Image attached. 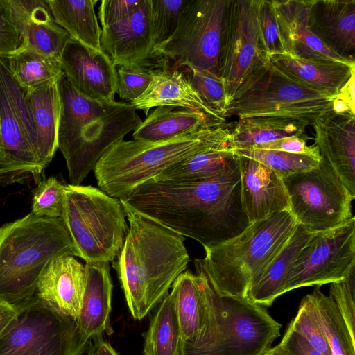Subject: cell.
I'll use <instances>...</instances> for the list:
<instances>
[{
    "instance_id": "obj_1",
    "label": "cell",
    "mask_w": 355,
    "mask_h": 355,
    "mask_svg": "<svg viewBox=\"0 0 355 355\" xmlns=\"http://www.w3.org/2000/svg\"><path fill=\"white\" fill-rule=\"evenodd\" d=\"M120 202L204 248L223 243L250 225L243 209L237 162L191 182L148 180Z\"/></svg>"
},
{
    "instance_id": "obj_2",
    "label": "cell",
    "mask_w": 355,
    "mask_h": 355,
    "mask_svg": "<svg viewBox=\"0 0 355 355\" xmlns=\"http://www.w3.org/2000/svg\"><path fill=\"white\" fill-rule=\"evenodd\" d=\"M121 205L130 227L113 267L132 316L141 320L185 271L189 255L184 236Z\"/></svg>"
},
{
    "instance_id": "obj_3",
    "label": "cell",
    "mask_w": 355,
    "mask_h": 355,
    "mask_svg": "<svg viewBox=\"0 0 355 355\" xmlns=\"http://www.w3.org/2000/svg\"><path fill=\"white\" fill-rule=\"evenodd\" d=\"M60 98L58 148L71 184L80 185L102 155L142 122L127 102H102L78 93L62 73L57 80Z\"/></svg>"
},
{
    "instance_id": "obj_4",
    "label": "cell",
    "mask_w": 355,
    "mask_h": 355,
    "mask_svg": "<svg viewBox=\"0 0 355 355\" xmlns=\"http://www.w3.org/2000/svg\"><path fill=\"white\" fill-rule=\"evenodd\" d=\"M211 148L233 150L229 125L205 128L159 142L123 139L102 155L93 171L99 189L120 200L171 166Z\"/></svg>"
},
{
    "instance_id": "obj_5",
    "label": "cell",
    "mask_w": 355,
    "mask_h": 355,
    "mask_svg": "<svg viewBox=\"0 0 355 355\" xmlns=\"http://www.w3.org/2000/svg\"><path fill=\"white\" fill-rule=\"evenodd\" d=\"M78 252L62 219L31 212L0 227V300L15 304L35 295L55 259Z\"/></svg>"
},
{
    "instance_id": "obj_6",
    "label": "cell",
    "mask_w": 355,
    "mask_h": 355,
    "mask_svg": "<svg viewBox=\"0 0 355 355\" xmlns=\"http://www.w3.org/2000/svg\"><path fill=\"white\" fill-rule=\"evenodd\" d=\"M297 225L288 211L251 223L234 238L205 247V258L194 261L196 270L204 275L218 295L248 298L250 286Z\"/></svg>"
},
{
    "instance_id": "obj_7",
    "label": "cell",
    "mask_w": 355,
    "mask_h": 355,
    "mask_svg": "<svg viewBox=\"0 0 355 355\" xmlns=\"http://www.w3.org/2000/svg\"><path fill=\"white\" fill-rule=\"evenodd\" d=\"M204 320L198 332L182 343L181 355H265L282 325L248 298L218 295L204 275Z\"/></svg>"
},
{
    "instance_id": "obj_8",
    "label": "cell",
    "mask_w": 355,
    "mask_h": 355,
    "mask_svg": "<svg viewBox=\"0 0 355 355\" xmlns=\"http://www.w3.org/2000/svg\"><path fill=\"white\" fill-rule=\"evenodd\" d=\"M62 218L86 263L114 261L129 229L120 200L90 185H66Z\"/></svg>"
},
{
    "instance_id": "obj_9",
    "label": "cell",
    "mask_w": 355,
    "mask_h": 355,
    "mask_svg": "<svg viewBox=\"0 0 355 355\" xmlns=\"http://www.w3.org/2000/svg\"><path fill=\"white\" fill-rule=\"evenodd\" d=\"M335 98L292 80L267 58L265 64L230 101L226 116L289 119L311 125L331 109Z\"/></svg>"
},
{
    "instance_id": "obj_10",
    "label": "cell",
    "mask_w": 355,
    "mask_h": 355,
    "mask_svg": "<svg viewBox=\"0 0 355 355\" xmlns=\"http://www.w3.org/2000/svg\"><path fill=\"white\" fill-rule=\"evenodd\" d=\"M227 0H189L173 34L154 47L157 68L209 71L219 76Z\"/></svg>"
},
{
    "instance_id": "obj_11",
    "label": "cell",
    "mask_w": 355,
    "mask_h": 355,
    "mask_svg": "<svg viewBox=\"0 0 355 355\" xmlns=\"http://www.w3.org/2000/svg\"><path fill=\"white\" fill-rule=\"evenodd\" d=\"M14 305L17 313L0 337V355H83L88 349L76 320L35 293Z\"/></svg>"
},
{
    "instance_id": "obj_12",
    "label": "cell",
    "mask_w": 355,
    "mask_h": 355,
    "mask_svg": "<svg viewBox=\"0 0 355 355\" xmlns=\"http://www.w3.org/2000/svg\"><path fill=\"white\" fill-rule=\"evenodd\" d=\"M282 178L288 196V211L307 230H327L353 216L355 198L322 160L315 168Z\"/></svg>"
},
{
    "instance_id": "obj_13",
    "label": "cell",
    "mask_w": 355,
    "mask_h": 355,
    "mask_svg": "<svg viewBox=\"0 0 355 355\" xmlns=\"http://www.w3.org/2000/svg\"><path fill=\"white\" fill-rule=\"evenodd\" d=\"M257 0H227L219 58V76L229 103L265 64Z\"/></svg>"
},
{
    "instance_id": "obj_14",
    "label": "cell",
    "mask_w": 355,
    "mask_h": 355,
    "mask_svg": "<svg viewBox=\"0 0 355 355\" xmlns=\"http://www.w3.org/2000/svg\"><path fill=\"white\" fill-rule=\"evenodd\" d=\"M355 271V218L315 232L290 269L284 294L304 287L338 282Z\"/></svg>"
},
{
    "instance_id": "obj_15",
    "label": "cell",
    "mask_w": 355,
    "mask_h": 355,
    "mask_svg": "<svg viewBox=\"0 0 355 355\" xmlns=\"http://www.w3.org/2000/svg\"><path fill=\"white\" fill-rule=\"evenodd\" d=\"M4 58L0 56V183L37 181L44 169L31 146L11 101L4 77Z\"/></svg>"
},
{
    "instance_id": "obj_16",
    "label": "cell",
    "mask_w": 355,
    "mask_h": 355,
    "mask_svg": "<svg viewBox=\"0 0 355 355\" xmlns=\"http://www.w3.org/2000/svg\"><path fill=\"white\" fill-rule=\"evenodd\" d=\"M58 61L64 75L78 93L97 101H116L117 71L102 50L89 48L70 37Z\"/></svg>"
},
{
    "instance_id": "obj_17",
    "label": "cell",
    "mask_w": 355,
    "mask_h": 355,
    "mask_svg": "<svg viewBox=\"0 0 355 355\" xmlns=\"http://www.w3.org/2000/svg\"><path fill=\"white\" fill-rule=\"evenodd\" d=\"M101 49L115 67H155L151 0H142L128 18L101 29Z\"/></svg>"
},
{
    "instance_id": "obj_18",
    "label": "cell",
    "mask_w": 355,
    "mask_h": 355,
    "mask_svg": "<svg viewBox=\"0 0 355 355\" xmlns=\"http://www.w3.org/2000/svg\"><path fill=\"white\" fill-rule=\"evenodd\" d=\"M311 126L320 159L331 168L355 198V113H337L331 107Z\"/></svg>"
},
{
    "instance_id": "obj_19",
    "label": "cell",
    "mask_w": 355,
    "mask_h": 355,
    "mask_svg": "<svg viewBox=\"0 0 355 355\" xmlns=\"http://www.w3.org/2000/svg\"><path fill=\"white\" fill-rule=\"evenodd\" d=\"M243 209L250 224L288 211L289 200L282 177L251 158L237 155Z\"/></svg>"
},
{
    "instance_id": "obj_20",
    "label": "cell",
    "mask_w": 355,
    "mask_h": 355,
    "mask_svg": "<svg viewBox=\"0 0 355 355\" xmlns=\"http://www.w3.org/2000/svg\"><path fill=\"white\" fill-rule=\"evenodd\" d=\"M271 1L284 53L311 61L348 63L329 50L311 31L309 24L311 0Z\"/></svg>"
},
{
    "instance_id": "obj_21",
    "label": "cell",
    "mask_w": 355,
    "mask_h": 355,
    "mask_svg": "<svg viewBox=\"0 0 355 355\" xmlns=\"http://www.w3.org/2000/svg\"><path fill=\"white\" fill-rule=\"evenodd\" d=\"M24 47L58 60L70 37L54 20L46 0H6Z\"/></svg>"
},
{
    "instance_id": "obj_22",
    "label": "cell",
    "mask_w": 355,
    "mask_h": 355,
    "mask_svg": "<svg viewBox=\"0 0 355 355\" xmlns=\"http://www.w3.org/2000/svg\"><path fill=\"white\" fill-rule=\"evenodd\" d=\"M309 24L329 50L355 64V0H311Z\"/></svg>"
},
{
    "instance_id": "obj_23",
    "label": "cell",
    "mask_w": 355,
    "mask_h": 355,
    "mask_svg": "<svg viewBox=\"0 0 355 355\" xmlns=\"http://www.w3.org/2000/svg\"><path fill=\"white\" fill-rule=\"evenodd\" d=\"M85 267L73 256L53 259L42 274L35 295L76 320L80 309Z\"/></svg>"
},
{
    "instance_id": "obj_24",
    "label": "cell",
    "mask_w": 355,
    "mask_h": 355,
    "mask_svg": "<svg viewBox=\"0 0 355 355\" xmlns=\"http://www.w3.org/2000/svg\"><path fill=\"white\" fill-rule=\"evenodd\" d=\"M282 73L300 84L328 96H336L354 76L355 64L340 61H311L287 53L267 57Z\"/></svg>"
},
{
    "instance_id": "obj_25",
    "label": "cell",
    "mask_w": 355,
    "mask_h": 355,
    "mask_svg": "<svg viewBox=\"0 0 355 355\" xmlns=\"http://www.w3.org/2000/svg\"><path fill=\"white\" fill-rule=\"evenodd\" d=\"M110 262L86 263L85 280L77 327L89 338L112 332L110 326L113 284Z\"/></svg>"
},
{
    "instance_id": "obj_26",
    "label": "cell",
    "mask_w": 355,
    "mask_h": 355,
    "mask_svg": "<svg viewBox=\"0 0 355 355\" xmlns=\"http://www.w3.org/2000/svg\"><path fill=\"white\" fill-rule=\"evenodd\" d=\"M130 103L136 110H144L146 116L153 107L169 106L200 112L213 119L225 121L203 103L182 69L155 68L147 89Z\"/></svg>"
},
{
    "instance_id": "obj_27",
    "label": "cell",
    "mask_w": 355,
    "mask_h": 355,
    "mask_svg": "<svg viewBox=\"0 0 355 355\" xmlns=\"http://www.w3.org/2000/svg\"><path fill=\"white\" fill-rule=\"evenodd\" d=\"M57 80L26 90L37 135V156L45 168L58 148L60 98Z\"/></svg>"
},
{
    "instance_id": "obj_28",
    "label": "cell",
    "mask_w": 355,
    "mask_h": 355,
    "mask_svg": "<svg viewBox=\"0 0 355 355\" xmlns=\"http://www.w3.org/2000/svg\"><path fill=\"white\" fill-rule=\"evenodd\" d=\"M223 124L224 122L213 119L200 112L162 106L148 113L145 120L133 131L132 138L135 140L159 142Z\"/></svg>"
},
{
    "instance_id": "obj_29",
    "label": "cell",
    "mask_w": 355,
    "mask_h": 355,
    "mask_svg": "<svg viewBox=\"0 0 355 355\" xmlns=\"http://www.w3.org/2000/svg\"><path fill=\"white\" fill-rule=\"evenodd\" d=\"M315 232L297 225L294 232L250 286L248 298L258 305L270 306L284 294V286L293 262Z\"/></svg>"
},
{
    "instance_id": "obj_30",
    "label": "cell",
    "mask_w": 355,
    "mask_h": 355,
    "mask_svg": "<svg viewBox=\"0 0 355 355\" xmlns=\"http://www.w3.org/2000/svg\"><path fill=\"white\" fill-rule=\"evenodd\" d=\"M55 22L72 38L100 51L101 28L94 6L95 0H46Z\"/></svg>"
},
{
    "instance_id": "obj_31",
    "label": "cell",
    "mask_w": 355,
    "mask_h": 355,
    "mask_svg": "<svg viewBox=\"0 0 355 355\" xmlns=\"http://www.w3.org/2000/svg\"><path fill=\"white\" fill-rule=\"evenodd\" d=\"M171 291L182 342L193 338L202 327L205 300L203 279L189 270L173 282Z\"/></svg>"
},
{
    "instance_id": "obj_32",
    "label": "cell",
    "mask_w": 355,
    "mask_h": 355,
    "mask_svg": "<svg viewBox=\"0 0 355 355\" xmlns=\"http://www.w3.org/2000/svg\"><path fill=\"white\" fill-rule=\"evenodd\" d=\"M237 162L230 148H211L190 156L164 170L151 180L191 182L211 178Z\"/></svg>"
},
{
    "instance_id": "obj_33",
    "label": "cell",
    "mask_w": 355,
    "mask_h": 355,
    "mask_svg": "<svg viewBox=\"0 0 355 355\" xmlns=\"http://www.w3.org/2000/svg\"><path fill=\"white\" fill-rule=\"evenodd\" d=\"M307 125L301 122L273 118L239 119L230 129L233 150L253 148L258 146L293 136H306Z\"/></svg>"
},
{
    "instance_id": "obj_34",
    "label": "cell",
    "mask_w": 355,
    "mask_h": 355,
    "mask_svg": "<svg viewBox=\"0 0 355 355\" xmlns=\"http://www.w3.org/2000/svg\"><path fill=\"white\" fill-rule=\"evenodd\" d=\"M330 347L332 355H355L353 337L334 301L316 288L304 297Z\"/></svg>"
},
{
    "instance_id": "obj_35",
    "label": "cell",
    "mask_w": 355,
    "mask_h": 355,
    "mask_svg": "<svg viewBox=\"0 0 355 355\" xmlns=\"http://www.w3.org/2000/svg\"><path fill=\"white\" fill-rule=\"evenodd\" d=\"M182 338L173 297L168 293L159 302L145 335L144 355H181Z\"/></svg>"
},
{
    "instance_id": "obj_36",
    "label": "cell",
    "mask_w": 355,
    "mask_h": 355,
    "mask_svg": "<svg viewBox=\"0 0 355 355\" xmlns=\"http://www.w3.org/2000/svg\"><path fill=\"white\" fill-rule=\"evenodd\" d=\"M6 58L15 80L26 90L58 80L63 73L58 60L26 48Z\"/></svg>"
},
{
    "instance_id": "obj_37",
    "label": "cell",
    "mask_w": 355,
    "mask_h": 355,
    "mask_svg": "<svg viewBox=\"0 0 355 355\" xmlns=\"http://www.w3.org/2000/svg\"><path fill=\"white\" fill-rule=\"evenodd\" d=\"M233 153L236 155L247 157L264 164L281 177L315 168L318 166L320 161L311 156L279 150L248 148L235 149Z\"/></svg>"
},
{
    "instance_id": "obj_38",
    "label": "cell",
    "mask_w": 355,
    "mask_h": 355,
    "mask_svg": "<svg viewBox=\"0 0 355 355\" xmlns=\"http://www.w3.org/2000/svg\"><path fill=\"white\" fill-rule=\"evenodd\" d=\"M203 103L217 116L225 119L229 99L219 76L209 71L182 69Z\"/></svg>"
},
{
    "instance_id": "obj_39",
    "label": "cell",
    "mask_w": 355,
    "mask_h": 355,
    "mask_svg": "<svg viewBox=\"0 0 355 355\" xmlns=\"http://www.w3.org/2000/svg\"><path fill=\"white\" fill-rule=\"evenodd\" d=\"M189 0H151L154 47L167 40L175 32L181 13Z\"/></svg>"
},
{
    "instance_id": "obj_40",
    "label": "cell",
    "mask_w": 355,
    "mask_h": 355,
    "mask_svg": "<svg viewBox=\"0 0 355 355\" xmlns=\"http://www.w3.org/2000/svg\"><path fill=\"white\" fill-rule=\"evenodd\" d=\"M65 187L53 176L40 181L33 194L31 213L39 217H62Z\"/></svg>"
},
{
    "instance_id": "obj_41",
    "label": "cell",
    "mask_w": 355,
    "mask_h": 355,
    "mask_svg": "<svg viewBox=\"0 0 355 355\" xmlns=\"http://www.w3.org/2000/svg\"><path fill=\"white\" fill-rule=\"evenodd\" d=\"M155 67L143 65L121 66L117 71V89L121 99L130 102L142 95L150 85Z\"/></svg>"
},
{
    "instance_id": "obj_42",
    "label": "cell",
    "mask_w": 355,
    "mask_h": 355,
    "mask_svg": "<svg viewBox=\"0 0 355 355\" xmlns=\"http://www.w3.org/2000/svg\"><path fill=\"white\" fill-rule=\"evenodd\" d=\"M257 18L261 42L266 56L284 53L271 0H257Z\"/></svg>"
},
{
    "instance_id": "obj_43",
    "label": "cell",
    "mask_w": 355,
    "mask_h": 355,
    "mask_svg": "<svg viewBox=\"0 0 355 355\" xmlns=\"http://www.w3.org/2000/svg\"><path fill=\"white\" fill-rule=\"evenodd\" d=\"M288 327L303 336L324 355H332L329 343L304 297L302 299L297 313Z\"/></svg>"
},
{
    "instance_id": "obj_44",
    "label": "cell",
    "mask_w": 355,
    "mask_h": 355,
    "mask_svg": "<svg viewBox=\"0 0 355 355\" xmlns=\"http://www.w3.org/2000/svg\"><path fill=\"white\" fill-rule=\"evenodd\" d=\"M329 296L335 303L353 337H355V272L331 284Z\"/></svg>"
},
{
    "instance_id": "obj_45",
    "label": "cell",
    "mask_w": 355,
    "mask_h": 355,
    "mask_svg": "<svg viewBox=\"0 0 355 355\" xmlns=\"http://www.w3.org/2000/svg\"><path fill=\"white\" fill-rule=\"evenodd\" d=\"M24 47V40L6 0H0V56L7 57Z\"/></svg>"
},
{
    "instance_id": "obj_46",
    "label": "cell",
    "mask_w": 355,
    "mask_h": 355,
    "mask_svg": "<svg viewBox=\"0 0 355 355\" xmlns=\"http://www.w3.org/2000/svg\"><path fill=\"white\" fill-rule=\"evenodd\" d=\"M142 0H102L98 8L101 29L115 25L128 18Z\"/></svg>"
},
{
    "instance_id": "obj_47",
    "label": "cell",
    "mask_w": 355,
    "mask_h": 355,
    "mask_svg": "<svg viewBox=\"0 0 355 355\" xmlns=\"http://www.w3.org/2000/svg\"><path fill=\"white\" fill-rule=\"evenodd\" d=\"M307 136H293L276 139L258 146L254 149L279 150L297 155H305L320 159L318 148L306 144ZM248 149V148H247Z\"/></svg>"
},
{
    "instance_id": "obj_48",
    "label": "cell",
    "mask_w": 355,
    "mask_h": 355,
    "mask_svg": "<svg viewBox=\"0 0 355 355\" xmlns=\"http://www.w3.org/2000/svg\"><path fill=\"white\" fill-rule=\"evenodd\" d=\"M277 346L288 355H324L300 334L287 327Z\"/></svg>"
},
{
    "instance_id": "obj_49",
    "label": "cell",
    "mask_w": 355,
    "mask_h": 355,
    "mask_svg": "<svg viewBox=\"0 0 355 355\" xmlns=\"http://www.w3.org/2000/svg\"><path fill=\"white\" fill-rule=\"evenodd\" d=\"M17 313L14 304L0 300V337L9 328Z\"/></svg>"
},
{
    "instance_id": "obj_50",
    "label": "cell",
    "mask_w": 355,
    "mask_h": 355,
    "mask_svg": "<svg viewBox=\"0 0 355 355\" xmlns=\"http://www.w3.org/2000/svg\"><path fill=\"white\" fill-rule=\"evenodd\" d=\"M93 344L89 346L86 355H119L102 336L93 338Z\"/></svg>"
},
{
    "instance_id": "obj_51",
    "label": "cell",
    "mask_w": 355,
    "mask_h": 355,
    "mask_svg": "<svg viewBox=\"0 0 355 355\" xmlns=\"http://www.w3.org/2000/svg\"><path fill=\"white\" fill-rule=\"evenodd\" d=\"M265 355H288L282 349H280L277 345L270 347Z\"/></svg>"
}]
</instances>
